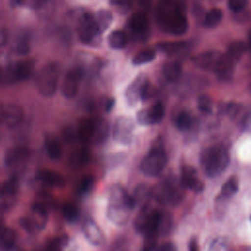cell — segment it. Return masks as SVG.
I'll use <instances>...</instances> for the list:
<instances>
[{
	"label": "cell",
	"instance_id": "cell-1",
	"mask_svg": "<svg viewBox=\"0 0 251 251\" xmlns=\"http://www.w3.org/2000/svg\"><path fill=\"white\" fill-rule=\"evenodd\" d=\"M158 25L173 35H182L188 29V22L175 0H162L156 8Z\"/></svg>",
	"mask_w": 251,
	"mask_h": 251
},
{
	"label": "cell",
	"instance_id": "cell-2",
	"mask_svg": "<svg viewBox=\"0 0 251 251\" xmlns=\"http://www.w3.org/2000/svg\"><path fill=\"white\" fill-rule=\"evenodd\" d=\"M135 207L131 195L121 184H114L109 189L107 217L117 226L127 223L130 214Z\"/></svg>",
	"mask_w": 251,
	"mask_h": 251
},
{
	"label": "cell",
	"instance_id": "cell-3",
	"mask_svg": "<svg viewBox=\"0 0 251 251\" xmlns=\"http://www.w3.org/2000/svg\"><path fill=\"white\" fill-rule=\"evenodd\" d=\"M230 161L228 150L224 145H211L202 150L200 164L209 177L220 176L228 166Z\"/></svg>",
	"mask_w": 251,
	"mask_h": 251
},
{
	"label": "cell",
	"instance_id": "cell-4",
	"mask_svg": "<svg viewBox=\"0 0 251 251\" xmlns=\"http://www.w3.org/2000/svg\"><path fill=\"white\" fill-rule=\"evenodd\" d=\"M183 186L175 176L164 178L154 189L155 199L164 205L176 206L183 199Z\"/></svg>",
	"mask_w": 251,
	"mask_h": 251
},
{
	"label": "cell",
	"instance_id": "cell-5",
	"mask_svg": "<svg viewBox=\"0 0 251 251\" xmlns=\"http://www.w3.org/2000/svg\"><path fill=\"white\" fill-rule=\"evenodd\" d=\"M60 76V66L56 62L44 65L36 75L35 85L38 92L45 97L52 96L58 86Z\"/></svg>",
	"mask_w": 251,
	"mask_h": 251
},
{
	"label": "cell",
	"instance_id": "cell-6",
	"mask_svg": "<svg viewBox=\"0 0 251 251\" xmlns=\"http://www.w3.org/2000/svg\"><path fill=\"white\" fill-rule=\"evenodd\" d=\"M168 163V155L166 151L160 147H152L143 157L140 163V171L146 176H158Z\"/></svg>",
	"mask_w": 251,
	"mask_h": 251
},
{
	"label": "cell",
	"instance_id": "cell-7",
	"mask_svg": "<svg viewBox=\"0 0 251 251\" xmlns=\"http://www.w3.org/2000/svg\"><path fill=\"white\" fill-rule=\"evenodd\" d=\"M48 221V211L44 204L35 203L31 206L30 214L27 217L21 218L20 225L27 232H36L42 230Z\"/></svg>",
	"mask_w": 251,
	"mask_h": 251
},
{
	"label": "cell",
	"instance_id": "cell-8",
	"mask_svg": "<svg viewBox=\"0 0 251 251\" xmlns=\"http://www.w3.org/2000/svg\"><path fill=\"white\" fill-rule=\"evenodd\" d=\"M77 33L82 43L96 46L100 41V34L102 32L97 25L94 16L86 13L83 15L79 22Z\"/></svg>",
	"mask_w": 251,
	"mask_h": 251
},
{
	"label": "cell",
	"instance_id": "cell-9",
	"mask_svg": "<svg viewBox=\"0 0 251 251\" xmlns=\"http://www.w3.org/2000/svg\"><path fill=\"white\" fill-rule=\"evenodd\" d=\"M149 84L148 77L145 74H139L128 85L125 96L129 106H135L143 98L144 91Z\"/></svg>",
	"mask_w": 251,
	"mask_h": 251
},
{
	"label": "cell",
	"instance_id": "cell-10",
	"mask_svg": "<svg viewBox=\"0 0 251 251\" xmlns=\"http://www.w3.org/2000/svg\"><path fill=\"white\" fill-rule=\"evenodd\" d=\"M19 192V179L11 176L2 185L1 190V209L3 212L9 211L16 203Z\"/></svg>",
	"mask_w": 251,
	"mask_h": 251
},
{
	"label": "cell",
	"instance_id": "cell-11",
	"mask_svg": "<svg viewBox=\"0 0 251 251\" xmlns=\"http://www.w3.org/2000/svg\"><path fill=\"white\" fill-rule=\"evenodd\" d=\"M81 76H82V72L79 68L70 69L66 73L61 89H62V94L67 99H72L77 94Z\"/></svg>",
	"mask_w": 251,
	"mask_h": 251
},
{
	"label": "cell",
	"instance_id": "cell-12",
	"mask_svg": "<svg viewBox=\"0 0 251 251\" xmlns=\"http://www.w3.org/2000/svg\"><path fill=\"white\" fill-rule=\"evenodd\" d=\"M132 129L133 123L129 118L119 117L113 127V137L117 142L127 145L132 139Z\"/></svg>",
	"mask_w": 251,
	"mask_h": 251
},
{
	"label": "cell",
	"instance_id": "cell-13",
	"mask_svg": "<svg viewBox=\"0 0 251 251\" xmlns=\"http://www.w3.org/2000/svg\"><path fill=\"white\" fill-rule=\"evenodd\" d=\"M165 115V108L161 102H156L151 107L137 112L136 119L140 125L148 126L160 123Z\"/></svg>",
	"mask_w": 251,
	"mask_h": 251
},
{
	"label": "cell",
	"instance_id": "cell-14",
	"mask_svg": "<svg viewBox=\"0 0 251 251\" xmlns=\"http://www.w3.org/2000/svg\"><path fill=\"white\" fill-rule=\"evenodd\" d=\"M182 186L194 193H200L204 189V183L198 177L196 170L191 166H182L180 170V178Z\"/></svg>",
	"mask_w": 251,
	"mask_h": 251
},
{
	"label": "cell",
	"instance_id": "cell-15",
	"mask_svg": "<svg viewBox=\"0 0 251 251\" xmlns=\"http://www.w3.org/2000/svg\"><path fill=\"white\" fill-rule=\"evenodd\" d=\"M223 57V53L219 51H205L195 55L192 58V62L194 65L204 71L216 72L219 63Z\"/></svg>",
	"mask_w": 251,
	"mask_h": 251
},
{
	"label": "cell",
	"instance_id": "cell-16",
	"mask_svg": "<svg viewBox=\"0 0 251 251\" xmlns=\"http://www.w3.org/2000/svg\"><path fill=\"white\" fill-rule=\"evenodd\" d=\"M82 231L85 239L92 245L99 246L105 242V237L99 226L91 217H85L82 222Z\"/></svg>",
	"mask_w": 251,
	"mask_h": 251
},
{
	"label": "cell",
	"instance_id": "cell-17",
	"mask_svg": "<svg viewBox=\"0 0 251 251\" xmlns=\"http://www.w3.org/2000/svg\"><path fill=\"white\" fill-rule=\"evenodd\" d=\"M24 119L23 109L15 104H8L2 110V121L9 128L18 126Z\"/></svg>",
	"mask_w": 251,
	"mask_h": 251
},
{
	"label": "cell",
	"instance_id": "cell-18",
	"mask_svg": "<svg viewBox=\"0 0 251 251\" xmlns=\"http://www.w3.org/2000/svg\"><path fill=\"white\" fill-rule=\"evenodd\" d=\"M36 178L49 186L62 187L65 184V178L58 172L49 169H40L36 172Z\"/></svg>",
	"mask_w": 251,
	"mask_h": 251
},
{
	"label": "cell",
	"instance_id": "cell-19",
	"mask_svg": "<svg viewBox=\"0 0 251 251\" xmlns=\"http://www.w3.org/2000/svg\"><path fill=\"white\" fill-rule=\"evenodd\" d=\"M96 121L90 118H83L79 121L77 126V136L82 142L92 140L95 131Z\"/></svg>",
	"mask_w": 251,
	"mask_h": 251
},
{
	"label": "cell",
	"instance_id": "cell-20",
	"mask_svg": "<svg viewBox=\"0 0 251 251\" xmlns=\"http://www.w3.org/2000/svg\"><path fill=\"white\" fill-rule=\"evenodd\" d=\"M28 150L25 148H12L7 150L5 157H4V163L6 167H15L18 166L20 163H23L28 156Z\"/></svg>",
	"mask_w": 251,
	"mask_h": 251
},
{
	"label": "cell",
	"instance_id": "cell-21",
	"mask_svg": "<svg viewBox=\"0 0 251 251\" xmlns=\"http://www.w3.org/2000/svg\"><path fill=\"white\" fill-rule=\"evenodd\" d=\"M235 61H233L230 57H228L226 53L223 54V57L219 63V66L216 70V75H218V77L221 80H228L230 79L232 73H233V69H234V65H235Z\"/></svg>",
	"mask_w": 251,
	"mask_h": 251
},
{
	"label": "cell",
	"instance_id": "cell-22",
	"mask_svg": "<svg viewBox=\"0 0 251 251\" xmlns=\"http://www.w3.org/2000/svg\"><path fill=\"white\" fill-rule=\"evenodd\" d=\"M129 27L137 34H145L149 27L146 15L143 12L134 13L129 19Z\"/></svg>",
	"mask_w": 251,
	"mask_h": 251
},
{
	"label": "cell",
	"instance_id": "cell-23",
	"mask_svg": "<svg viewBox=\"0 0 251 251\" xmlns=\"http://www.w3.org/2000/svg\"><path fill=\"white\" fill-rule=\"evenodd\" d=\"M34 70V62L32 60H24L14 64V72L17 78L19 80H26L30 77Z\"/></svg>",
	"mask_w": 251,
	"mask_h": 251
},
{
	"label": "cell",
	"instance_id": "cell-24",
	"mask_svg": "<svg viewBox=\"0 0 251 251\" xmlns=\"http://www.w3.org/2000/svg\"><path fill=\"white\" fill-rule=\"evenodd\" d=\"M76 244L74 239L67 236L54 238L48 245L47 251H75Z\"/></svg>",
	"mask_w": 251,
	"mask_h": 251
},
{
	"label": "cell",
	"instance_id": "cell-25",
	"mask_svg": "<svg viewBox=\"0 0 251 251\" xmlns=\"http://www.w3.org/2000/svg\"><path fill=\"white\" fill-rule=\"evenodd\" d=\"M181 66L177 61H169L164 64L162 68V75L164 78L170 82L176 81L181 75Z\"/></svg>",
	"mask_w": 251,
	"mask_h": 251
},
{
	"label": "cell",
	"instance_id": "cell-26",
	"mask_svg": "<svg viewBox=\"0 0 251 251\" xmlns=\"http://www.w3.org/2000/svg\"><path fill=\"white\" fill-rule=\"evenodd\" d=\"M45 147L47 154L53 160H58L62 155V147L59 140L53 135H46L45 137Z\"/></svg>",
	"mask_w": 251,
	"mask_h": 251
},
{
	"label": "cell",
	"instance_id": "cell-27",
	"mask_svg": "<svg viewBox=\"0 0 251 251\" xmlns=\"http://www.w3.org/2000/svg\"><path fill=\"white\" fill-rule=\"evenodd\" d=\"M108 43L113 49H123L126 46L127 35L121 29L113 30L108 36Z\"/></svg>",
	"mask_w": 251,
	"mask_h": 251
},
{
	"label": "cell",
	"instance_id": "cell-28",
	"mask_svg": "<svg viewBox=\"0 0 251 251\" xmlns=\"http://www.w3.org/2000/svg\"><path fill=\"white\" fill-rule=\"evenodd\" d=\"M238 190V179L236 176H230L222 186L221 191L219 193V199H226L233 194H235Z\"/></svg>",
	"mask_w": 251,
	"mask_h": 251
},
{
	"label": "cell",
	"instance_id": "cell-29",
	"mask_svg": "<svg viewBox=\"0 0 251 251\" xmlns=\"http://www.w3.org/2000/svg\"><path fill=\"white\" fill-rule=\"evenodd\" d=\"M223 19V11L220 8L210 9L204 17V25L208 28L216 27Z\"/></svg>",
	"mask_w": 251,
	"mask_h": 251
},
{
	"label": "cell",
	"instance_id": "cell-30",
	"mask_svg": "<svg viewBox=\"0 0 251 251\" xmlns=\"http://www.w3.org/2000/svg\"><path fill=\"white\" fill-rule=\"evenodd\" d=\"M157 47L163 53L169 56H174L184 52L186 49V44L184 42H165L159 44Z\"/></svg>",
	"mask_w": 251,
	"mask_h": 251
},
{
	"label": "cell",
	"instance_id": "cell-31",
	"mask_svg": "<svg viewBox=\"0 0 251 251\" xmlns=\"http://www.w3.org/2000/svg\"><path fill=\"white\" fill-rule=\"evenodd\" d=\"M95 21L97 23V25L101 32H104L112 24L113 15L109 10H99L96 15L94 16Z\"/></svg>",
	"mask_w": 251,
	"mask_h": 251
},
{
	"label": "cell",
	"instance_id": "cell-32",
	"mask_svg": "<svg viewBox=\"0 0 251 251\" xmlns=\"http://www.w3.org/2000/svg\"><path fill=\"white\" fill-rule=\"evenodd\" d=\"M17 236L14 229L5 227L2 234V251H13L16 246Z\"/></svg>",
	"mask_w": 251,
	"mask_h": 251
},
{
	"label": "cell",
	"instance_id": "cell-33",
	"mask_svg": "<svg viewBox=\"0 0 251 251\" xmlns=\"http://www.w3.org/2000/svg\"><path fill=\"white\" fill-rule=\"evenodd\" d=\"M156 52L155 50L151 48H146L143 50H140L138 53H136L132 58V65L134 66H140L146 63H149L155 59Z\"/></svg>",
	"mask_w": 251,
	"mask_h": 251
},
{
	"label": "cell",
	"instance_id": "cell-34",
	"mask_svg": "<svg viewBox=\"0 0 251 251\" xmlns=\"http://www.w3.org/2000/svg\"><path fill=\"white\" fill-rule=\"evenodd\" d=\"M176 126L180 131H187L191 128L193 120L191 115L187 111H181L178 113L175 120Z\"/></svg>",
	"mask_w": 251,
	"mask_h": 251
},
{
	"label": "cell",
	"instance_id": "cell-35",
	"mask_svg": "<svg viewBox=\"0 0 251 251\" xmlns=\"http://www.w3.org/2000/svg\"><path fill=\"white\" fill-rule=\"evenodd\" d=\"M90 159V153L89 150L87 148H80L78 150H76L75 152L73 153V155L71 156V164L74 167H81L85 164L88 163Z\"/></svg>",
	"mask_w": 251,
	"mask_h": 251
},
{
	"label": "cell",
	"instance_id": "cell-36",
	"mask_svg": "<svg viewBox=\"0 0 251 251\" xmlns=\"http://www.w3.org/2000/svg\"><path fill=\"white\" fill-rule=\"evenodd\" d=\"M246 48L247 46L243 41H234L228 45L226 54L228 57H230L233 61L237 62L244 54Z\"/></svg>",
	"mask_w": 251,
	"mask_h": 251
},
{
	"label": "cell",
	"instance_id": "cell-37",
	"mask_svg": "<svg viewBox=\"0 0 251 251\" xmlns=\"http://www.w3.org/2000/svg\"><path fill=\"white\" fill-rule=\"evenodd\" d=\"M108 133H109V126L107 122L104 120L96 121L95 131H94L92 141L95 142L96 144L101 143L106 139V137L108 136Z\"/></svg>",
	"mask_w": 251,
	"mask_h": 251
},
{
	"label": "cell",
	"instance_id": "cell-38",
	"mask_svg": "<svg viewBox=\"0 0 251 251\" xmlns=\"http://www.w3.org/2000/svg\"><path fill=\"white\" fill-rule=\"evenodd\" d=\"M62 214L64 219L71 224L75 223L79 218V209L74 203H66L62 208Z\"/></svg>",
	"mask_w": 251,
	"mask_h": 251
},
{
	"label": "cell",
	"instance_id": "cell-39",
	"mask_svg": "<svg viewBox=\"0 0 251 251\" xmlns=\"http://www.w3.org/2000/svg\"><path fill=\"white\" fill-rule=\"evenodd\" d=\"M150 195V191L148 189V187L144 184H139L135 190L134 193L131 195L132 200L134 202V205H141V203H143Z\"/></svg>",
	"mask_w": 251,
	"mask_h": 251
},
{
	"label": "cell",
	"instance_id": "cell-40",
	"mask_svg": "<svg viewBox=\"0 0 251 251\" xmlns=\"http://www.w3.org/2000/svg\"><path fill=\"white\" fill-rule=\"evenodd\" d=\"M94 186V177L92 176H85L81 178L78 186L77 192L79 195H87L91 192Z\"/></svg>",
	"mask_w": 251,
	"mask_h": 251
},
{
	"label": "cell",
	"instance_id": "cell-41",
	"mask_svg": "<svg viewBox=\"0 0 251 251\" xmlns=\"http://www.w3.org/2000/svg\"><path fill=\"white\" fill-rule=\"evenodd\" d=\"M197 105L198 108L201 112L203 113H211L212 112V108H213V101L211 99V97L207 94H203L200 95L197 99Z\"/></svg>",
	"mask_w": 251,
	"mask_h": 251
},
{
	"label": "cell",
	"instance_id": "cell-42",
	"mask_svg": "<svg viewBox=\"0 0 251 251\" xmlns=\"http://www.w3.org/2000/svg\"><path fill=\"white\" fill-rule=\"evenodd\" d=\"M247 3L248 0H227V7L230 11L238 13L246 8Z\"/></svg>",
	"mask_w": 251,
	"mask_h": 251
},
{
	"label": "cell",
	"instance_id": "cell-43",
	"mask_svg": "<svg viewBox=\"0 0 251 251\" xmlns=\"http://www.w3.org/2000/svg\"><path fill=\"white\" fill-rule=\"evenodd\" d=\"M209 251H227V244L224 238H217L211 243Z\"/></svg>",
	"mask_w": 251,
	"mask_h": 251
},
{
	"label": "cell",
	"instance_id": "cell-44",
	"mask_svg": "<svg viewBox=\"0 0 251 251\" xmlns=\"http://www.w3.org/2000/svg\"><path fill=\"white\" fill-rule=\"evenodd\" d=\"M111 5L119 8L121 11H128L131 7V0H109Z\"/></svg>",
	"mask_w": 251,
	"mask_h": 251
},
{
	"label": "cell",
	"instance_id": "cell-45",
	"mask_svg": "<svg viewBox=\"0 0 251 251\" xmlns=\"http://www.w3.org/2000/svg\"><path fill=\"white\" fill-rule=\"evenodd\" d=\"M29 44L28 42L25 40V39H21L18 43H17V46H16V50H17V53L20 54V55H25L29 52Z\"/></svg>",
	"mask_w": 251,
	"mask_h": 251
},
{
	"label": "cell",
	"instance_id": "cell-46",
	"mask_svg": "<svg viewBox=\"0 0 251 251\" xmlns=\"http://www.w3.org/2000/svg\"><path fill=\"white\" fill-rule=\"evenodd\" d=\"M63 136H64V139L69 142V143H72L74 142L76 138H78L77 136V132H75L72 127H66L63 131Z\"/></svg>",
	"mask_w": 251,
	"mask_h": 251
},
{
	"label": "cell",
	"instance_id": "cell-47",
	"mask_svg": "<svg viewBox=\"0 0 251 251\" xmlns=\"http://www.w3.org/2000/svg\"><path fill=\"white\" fill-rule=\"evenodd\" d=\"M156 88L154 86H152L150 83L147 85L145 91H144V94H143V98H142V101H146L148 99H151L155 94H156Z\"/></svg>",
	"mask_w": 251,
	"mask_h": 251
},
{
	"label": "cell",
	"instance_id": "cell-48",
	"mask_svg": "<svg viewBox=\"0 0 251 251\" xmlns=\"http://www.w3.org/2000/svg\"><path fill=\"white\" fill-rule=\"evenodd\" d=\"M156 251H177L176 246L173 242H165L162 243Z\"/></svg>",
	"mask_w": 251,
	"mask_h": 251
},
{
	"label": "cell",
	"instance_id": "cell-49",
	"mask_svg": "<svg viewBox=\"0 0 251 251\" xmlns=\"http://www.w3.org/2000/svg\"><path fill=\"white\" fill-rule=\"evenodd\" d=\"M188 251H200L196 238H191L188 243Z\"/></svg>",
	"mask_w": 251,
	"mask_h": 251
},
{
	"label": "cell",
	"instance_id": "cell-50",
	"mask_svg": "<svg viewBox=\"0 0 251 251\" xmlns=\"http://www.w3.org/2000/svg\"><path fill=\"white\" fill-rule=\"evenodd\" d=\"M43 3V0H24V5L27 4L31 7H39Z\"/></svg>",
	"mask_w": 251,
	"mask_h": 251
},
{
	"label": "cell",
	"instance_id": "cell-51",
	"mask_svg": "<svg viewBox=\"0 0 251 251\" xmlns=\"http://www.w3.org/2000/svg\"><path fill=\"white\" fill-rule=\"evenodd\" d=\"M10 5L12 7H17L20 5H24V0H10Z\"/></svg>",
	"mask_w": 251,
	"mask_h": 251
},
{
	"label": "cell",
	"instance_id": "cell-52",
	"mask_svg": "<svg viewBox=\"0 0 251 251\" xmlns=\"http://www.w3.org/2000/svg\"><path fill=\"white\" fill-rule=\"evenodd\" d=\"M113 105H114V99L108 100V102H107V104H106V111H107V112L111 111L112 108H113Z\"/></svg>",
	"mask_w": 251,
	"mask_h": 251
},
{
	"label": "cell",
	"instance_id": "cell-53",
	"mask_svg": "<svg viewBox=\"0 0 251 251\" xmlns=\"http://www.w3.org/2000/svg\"><path fill=\"white\" fill-rule=\"evenodd\" d=\"M238 251H251V246H245V247L239 249Z\"/></svg>",
	"mask_w": 251,
	"mask_h": 251
},
{
	"label": "cell",
	"instance_id": "cell-54",
	"mask_svg": "<svg viewBox=\"0 0 251 251\" xmlns=\"http://www.w3.org/2000/svg\"><path fill=\"white\" fill-rule=\"evenodd\" d=\"M248 47L251 48V30L249 31V34H248Z\"/></svg>",
	"mask_w": 251,
	"mask_h": 251
},
{
	"label": "cell",
	"instance_id": "cell-55",
	"mask_svg": "<svg viewBox=\"0 0 251 251\" xmlns=\"http://www.w3.org/2000/svg\"><path fill=\"white\" fill-rule=\"evenodd\" d=\"M139 3L140 5H148L149 0H139Z\"/></svg>",
	"mask_w": 251,
	"mask_h": 251
}]
</instances>
